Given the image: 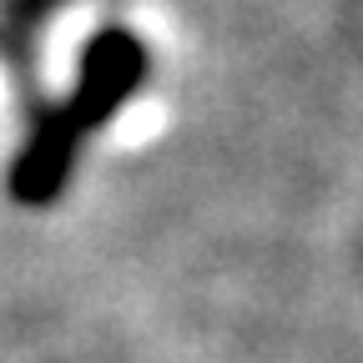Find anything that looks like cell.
<instances>
[{
  "label": "cell",
  "mask_w": 363,
  "mask_h": 363,
  "mask_svg": "<svg viewBox=\"0 0 363 363\" xmlns=\"http://www.w3.org/2000/svg\"><path fill=\"white\" fill-rule=\"evenodd\" d=\"M142 76H147V56H142V45H136V35L131 30H101L86 45V56H81V76L71 86V96L35 121L30 136H26V147L16 152L11 197L21 207L56 202V192L71 177V162H76L81 142L111 111H121L136 96Z\"/></svg>",
  "instance_id": "1"
}]
</instances>
